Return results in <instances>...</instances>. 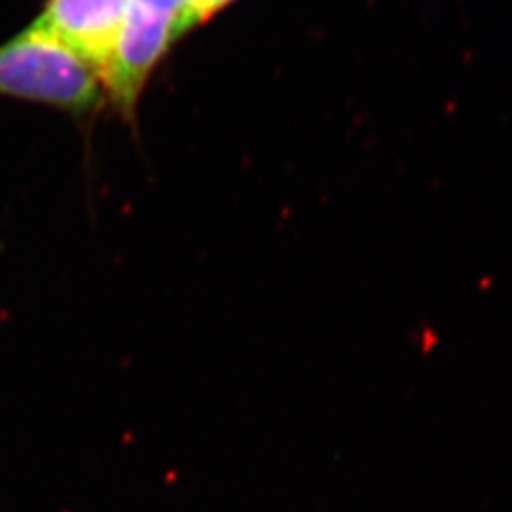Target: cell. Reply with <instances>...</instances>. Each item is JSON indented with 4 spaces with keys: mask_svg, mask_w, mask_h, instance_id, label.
I'll list each match as a JSON object with an SVG mask.
<instances>
[{
    "mask_svg": "<svg viewBox=\"0 0 512 512\" xmlns=\"http://www.w3.org/2000/svg\"><path fill=\"white\" fill-rule=\"evenodd\" d=\"M101 84L86 61L35 23L0 44V97L86 116L103 101Z\"/></svg>",
    "mask_w": 512,
    "mask_h": 512,
    "instance_id": "6da1fadb",
    "label": "cell"
},
{
    "mask_svg": "<svg viewBox=\"0 0 512 512\" xmlns=\"http://www.w3.org/2000/svg\"><path fill=\"white\" fill-rule=\"evenodd\" d=\"M179 38V16L141 0L129 2L116 50L103 86L116 110L131 118L148 78L173 40Z\"/></svg>",
    "mask_w": 512,
    "mask_h": 512,
    "instance_id": "7a4b0ae2",
    "label": "cell"
},
{
    "mask_svg": "<svg viewBox=\"0 0 512 512\" xmlns=\"http://www.w3.org/2000/svg\"><path fill=\"white\" fill-rule=\"evenodd\" d=\"M131 0H46L33 23L86 61L103 82Z\"/></svg>",
    "mask_w": 512,
    "mask_h": 512,
    "instance_id": "3957f363",
    "label": "cell"
},
{
    "mask_svg": "<svg viewBox=\"0 0 512 512\" xmlns=\"http://www.w3.org/2000/svg\"><path fill=\"white\" fill-rule=\"evenodd\" d=\"M232 2L234 0H188L183 16L179 19V37H183L184 33H188L190 29L209 21Z\"/></svg>",
    "mask_w": 512,
    "mask_h": 512,
    "instance_id": "277c9868",
    "label": "cell"
},
{
    "mask_svg": "<svg viewBox=\"0 0 512 512\" xmlns=\"http://www.w3.org/2000/svg\"><path fill=\"white\" fill-rule=\"evenodd\" d=\"M141 2H147L150 6H156L165 12H171V14L179 16V19L183 16L184 8L188 4V0H141Z\"/></svg>",
    "mask_w": 512,
    "mask_h": 512,
    "instance_id": "5b68a950",
    "label": "cell"
}]
</instances>
